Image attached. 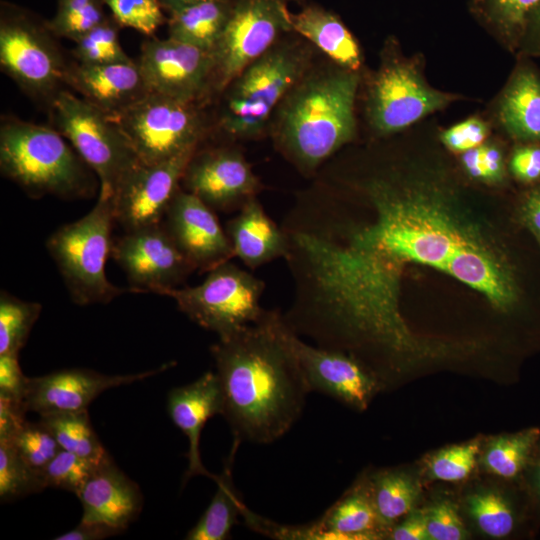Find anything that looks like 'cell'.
<instances>
[{"mask_svg":"<svg viewBox=\"0 0 540 540\" xmlns=\"http://www.w3.org/2000/svg\"><path fill=\"white\" fill-rule=\"evenodd\" d=\"M293 32L323 52L336 65L356 71L362 63L359 45L343 22L316 5L291 14Z\"/></svg>","mask_w":540,"mask_h":540,"instance_id":"cb8c5ba5","label":"cell"},{"mask_svg":"<svg viewBox=\"0 0 540 540\" xmlns=\"http://www.w3.org/2000/svg\"><path fill=\"white\" fill-rule=\"evenodd\" d=\"M116 22L122 26L152 35L163 23L158 0H104Z\"/></svg>","mask_w":540,"mask_h":540,"instance_id":"ab89813d","label":"cell"},{"mask_svg":"<svg viewBox=\"0 0 540 540\" xmlns=\"http://www.w3.org/2000/svg\"><path fill=\"white\" fill-rule=\"evenodd\" d=\"M539 483H540V469H539Z\"/></svg>","mask_w":540,"mask_h":540,"instance_id":"11a10c76","label":"cell"},{"mask_svg":"<svg viewBox=\"0 0 540 540\" xmlns=\"http://www.w3.org/2000/svg\"><path fill=\"white\" fill-rule=\"evenodd\" d=\"M167 411L174 425L188 439L185 481L199 475L216 481L218 475L205 468L200 455V436L206 422L223 412V394L216 372L208 371L194 382L170 390Z\"/></svg>","mask_w":540,"mask_h":540,"instance_id":"d6986e66","label":"cell"},{"mask_svg":"<svg viewBox=\"0 0 540 540\" xmlns=\"http://www.w3.org/2000/svg\"><path fill=\"white\" fill-rule=\"evenodd\" d=\"M263 280L227 261L208 272L195 286L167 289L178 309L200 327L229 336L255 323L263 314Z\"/></svg>","mask_w":540,"mask_h":540,"instance_id":"8992f818","label":"cell"},{"mask_svg":"<svg viewBox=\"0 0 540 540\" xmlns=\"http://www.w3.org/2000/svg\"><path fill=\"white\" fill-rule=\"evenodd\" d=\"M463 165L470 176L482 180H495L502 174L501 152L491 145H480L463 153Z\"/></svg>","mask_w":540,"mask_h":540,"instance_id":"b9f144b4","label":"cell"},{"mask_svg":"<svg viewBox=\"0 0 540 540\" xmlns=\"http://www.w3.org/2000/svg\"><path fill=\"white\" fill-rule=\"evenodd\" d=\"M111 256L138 293L149 291L161 295L178 287L195 271L163 221L126 231L113 242Z\"/></svg>","mask_w":540,"mask_h":540,"instance_id":"30bf717a","label":"cell"},{"mask_svg":"<svg viewBox=\"0 0 540 540\" xmlns=\"http://www.w3.org/2000/svg\"><path fill=\"white\" fill-rule=\"evenodd\" d=\"M203 1H209V0H160V2L166 8H168L169 11L173 10V9H176V8H180V7L200 3V2H203Z\"/></svg>","mask_w":540,"mask_h":540,"instance_id":"816d5d0a","label":"cell"},{"mask_svg":"<svg viewBox=\"0 0 540 540\" xmlns=\"http://www.w3.org/2000/svg\"><path fill=\"white\" fill-rule=\"evenodd\" d=\"M163 223L195 271L208 273L234 257L214 210L186 190L176 191Z\"/></svg>","mask_w":540,"mask_h":540,"instance_id":"e0dca14e","label":"cell"},{"mask_svg":"<svg viewBox=\"0 0 540 540\" xmlns=\"http://www.w3.org/2000/svg\"><path fill=\"white\" fill-rule=\"evenodd\" d=\"M210 352L234 440L268 444L285 435L311 390L287 341L282 312L265 309L255 323L219 338Z\"/></svg>","mask_w":540,"mask_h":540,"instance_id":"6da1fadb","label":"cell"},{"mask_svg":"<svg viewBox=\"0 0 540 540\" xmlns=\"http://www.w3.org/2000/svg\"><path fill=\"white\" fill-rule=\"evenodd\" d=\"M312 54L308 41L281 38L247 66L226 88L222 129L238 139L261 135L283 98L311 67Z\"/></svg>","mask_w":540,"mask_h":540,"instance_id":"277c9868","label":"cell"},{"mask_svg":"<svg viewBox=\"0 0 540 540\" xmlns=\"http://www.w3.org/2000/svg\"><path fill=\"white\" fill-rule=\"evenodd\" d=\"M55 128L70 142L113 195L124 174L140 160L117 123L82 97L59 90L51 99Z\"/></svg>","mask_w":540,"mask_h":540,"instance_id":"52a82bcc","label":"cell"},{"mask_svg":"<svg viewBox=\"0 0 540 540\" xmlns=\"http://www.w3.org/2000/svg\"><path fill=\"white\" fill-rule=\"evenodd\" d=\"M25 403L0 395V440H11L27 420Z\"/></svg>","mask_w":540,"mask_h":540,"instance_id":"bcb514c9","label":"cell"},{"mask_svg":"<svg viewBox=\"0 0 540 540\" xmlns=\"http://www.w3.org/2000/svg\"><path fill=\"white\" fill-rule=\"evenodd\" d=\"M0 65L26 93L48 99L65 82L68 68L51 37L20 19L1 22Z\"/></svg>","mask_w":540,"mask_h":540,"instance_id":"7c38bea8","label":"cell"},{"mask_svg":"<svg viewBox=\"0 0 540 540\" xmlns=\"http://www.w3.org/2000/svg\"><path fill=\"white\" fill-rule=\"evenodd\" d=\"M284 1H286V2H288V1H296V2H300V1H302V0H284Z\"/></svg>","mask_w":540,"mask_h":540,"instance_id":"f5cc1de1","label":"cell"},{"mask_svg":"<svg viewBox=\"0 0 540 540\" xmlns=\"http://www.w3.org/2000/svg\"><path fill=\"white\" fill-rule=\"evenodd\" d=\"M19 455L33 469H43L61 450L56 439L40 421L28 420L11 440Z\"/></svg>","mask_w":540,"mask_h":540,"instance_id":"74e56055","label":"cell"},{"mask_svg":"<svg viewBox=\"0 0 540 540\" xmlns=\"http://www.w3.org/2000/svg\"><path fill=\"white\" fill-rule=\"evenodd\" d=\"M479 448L480 442L475 440L441 450L428 464L430 476L446 482L464 480L475 466Z\"/></svg>","mask_w":540,"mask_h":540,"instance_id":"f35d334b","label":"cell"},{"mask_svg":"<svg viewBox=\"0 0 540 540\" xmlns=\"http://www.w3.org/2000/svg\"><path fill=\"white\" fill-rule=\"evenodd\" d=\"M287 341L311 390L333 397L358 410L368 406L378 383L355 358L307 343L285 323Z\"/></svg>","mask_w":540,"mask_h":540,"instance_id":"2e32d148","label":"cell"},{"mask_svg":"<svg viewBox=\"0 0 540 540\" xmlns=\"http://www.w3.org/2000/svg\"><path fill=\"white\" fill-rule=\"evenodd\" d=\"M66 138L49 126L11 119L0 128L2 174L33 196L88 197V166Z\"/></svg>","mask_w":540,"mask_h":540,"instance_id":"3957f363","label":"cell"},{"mask_svg":"<svg viewBox=\"0 0 540 540\" xmlns=\"http://www.w3.org/2000/svg\"><path fill=\"white\" fill-rule=\"evenodd\" d=\"M19 355H0V395L24 402L29 377L21 370Z\"/></svg>","mask_w":540,"mask_h":540,"instance_id":"ee69618b","label":"cell"},{"mask_svg":"<svg viewBox=\"0 0 540 540\" xmlns=\"http://www.w3.org/2000/svg\"><path fill=\"white\" fill-rule=\"evenodd\" d=\"M41 311L40 303L25 301L1 291L0 355H19Z\"/></svg>","mask_w":540,"mask_h":540,"instance_id":"4dcf8cb0","label":"cell"},{"mask_svg":"<svg viewBox=\"0 0 540 540\" xmlns=\"http://www.w3.org/2000/svg\"><path fill=\"white\" fill-rule=\"evenodd\" d=\"M441 270L484 294L496 306L513 299L512 287L497 265L467 240L447 259Z\"/></svg>","mask_w":540,"mask_h":540,"instance_id":"d4e9b609","label":"cell"},{"mask_svg":"<svg viewBox=\"0 0 540 540\" xmlns=\"http://www.w3.org/2000/svg\"><path fill=\"white\" fill-rule=\"evenodd\" d=\"M367 485L384 530L412 511L418 488L407 474L383 471L372 477Z\"/></svg>","mask_w":540,"mask_h":540,"instance_id":"f546056e","label":"cell"},{"mask_svg":"<svg viewBox=\"0 0 540 540\" xmlns=\"http://www.w3.org/2000/svg\"><path fill=\"white\" fill-rule=\"evenodd\" d=\"M239 445L240 442L234 440L224 469L215 481L217 490L207 509L187 533L185 539L225 540L230 537L238 516L242 514L246 506L238 494L232 478V467Z\"/></svg>","mask_w":540,"mask_h":540,"instance_id":"4316f807","label":"cell"},{"mask_svg":"<svg viewBox=\"0 0 540 540\" xmlns=\"http://www.w3.org/2000/svg\"><path fill=\"white\" fill-rule=\"evenodd\" d=\"M82 522H99L125 530L140 514L143 496L111 457L100 463L77 494Z\"/></svg>","mask_w":540,"mask_h":540,"instance_id":"44dd1931","label":"cell"},{"mask_svg":"<svg viewBox=\"0 0 540 540\" xmlns=\"http://www.w3.org/2000/svg\"><path fill=\"white\" fill-rule=\"evenodd\" d=\"M225 231L234 257L251 270L287 255V238L281 225L267 214L257 197L227 221Z\"/></svg>","mask_w":540,"mask_h":540,"instance_id":"7402d4cb","label":"cell"},{"mask_svg":"<svg viewBox=\"0 0 540 540\" xmlns=\"http://www.w3.org/2000/svg\"><path fill=\"white\" fill-rule=\"evenodd\" d=\"M114 222L113 195L100 190L92 210L58 228L46 241V248L77 305L109 303L123 293H138L132 287L115 286L105 274L113 245Z\"/></svg>","mask_w":540,"mask_h":540,"instance_id":"5b68a950","label":"cell"},{"mask_svg":"<svg viewBox=\"0 0 540 540\" xmlns=\"http://www.w3.org/2000/svg\"><path fill=\"white\" fill-rule=\"evenodd\" d=\"M98 465L61 449L39 473L45 488L62 489L77 496Z\"/></svg>","mask_w":540,"mask_h":540,"instance_id":"e575fe53","label":"cell"},{"mask_svg":"<svg viewBox=\"0 0 540 540\" xmlns=\"http://www.w3.org/2000/svg\"><path fill=\"white\" fill-rule=\"evenodd\" d=\"M110 118L143 163H157L195 150L204 134L194 102L153 92Z\"/></svg>","mask_w":540,"mask_h":540,"instance_id":"ba28073f","label":"cell"},{"mask_svg":"<svg viewBox=\"0 0 540 540\" xmlns=\"http://www.w3.org/2000/svg\"><path fill=\"white\" fill-rule=\"evenodd\" d=\"M103 21L96 0H60L50 30L59 37L75 41Z\"/></svg>","mask_w":540,"mask_h":540,"instance_id":"8d00e7d4","label":"cell"},{"mask_svg":"<svg viewBox=\"0 0 540 540\" xmlns=\"http://www.w3.org/2000/svg\"><path fill=\"white\" fill-rule=\"evenodd\" d=\"M74 42V54L79 63L110 64L133 61L122 48L116 27L105 20Z\"/></svg>","mask_w":540,"mask_h":540,"instance_id":"836d02e7","label":"cell"},{"mask_svg":"<svg viewBox=\"0 0 540 540\" xmlns=\"http://www.w3.org/2000/svg\"><path fill=\"white\" fill-rule=\"evenodd\" d=\"M184 190L213 210H239L262 190V184L237 148L218 147L195 152L184 171Z\"/></svg>","mask_w":540,"mask_h":540,"instance_id":"9a60e30c","label":"cell"},{"mask_svg":"<svg viewBox=\"0 0 540 540\" xmlns=\"http://www.w3.org/2000/svg\"><path fill=\"white\" fill-rule=\"evenodd\" d=\"M39 471L30 467L9 440H0V500L2 503L44 490Z\"/></svg>","mask_w":540,"mask_h":540,"instance_id":"d6a6232c","label":"cell"},{"mask_svg":"<svg viewBox=\"0 0 540 540\" xmlns=\"http://www.w3.org/2000/svg\"><path fill=\"white\" fill-rule=\"evenodd\" d=\"M500 117L511 134L540 140V81L532 72L515 77L503 97Z\"/></svg>","mask_w":540,"mask_h":540,"instance_id":"83f0119b","label":"cell"},{"mask_svg":"<svg viewBox=\"0 0 540 540\" xmlns=\"http://www.w3.org/2000/svg\"><path fill=\"white\" fill-rule=\"evenodd\" d=\"M356 71L309 68L275 110L276 148L300 173L312 176L355 134Z\"/></svg>","mask_w":540,"mask_h":540,"instance_id":"7a4b0ae2","label":"cell"},{"mask_svg":"<svg viewBox=\"0 0 540 540\" xmlns=\"http://www.w3.org/2000/svg\"><path fill=\"white\" fill-rule=\"evenodd\" d=\"M39 421L53 435L61 449L96 464L110 458L92 427L87 410L48 413L41 415Z\"/></svg>","mask_w":540,"mask_h":540,"instance_id":"f1b7e54d","label":"cell"},{"mask_svg":"<svg viewBox=\"0 0 540 540\" xmlns=\"http://www.w3.org/2000/svg\"><path fill=\"white\" fill-rule=\"evenodd\" d=\"M470 514L478 528L493 538L506 537L514 528V514L508 503L495 492H480L468 498Z\"/></svg>","mask_w":540,"mask_h":540,"instance_id":"d590c367","label":"cell"},{"mask_svg":"<svg viewBox=\"0 0 540 540\" xmlns=\"http://www.w3.org/2000/svg\"><path fill=\"white\" fill-rule=\"evenodd\" d=\"M511 170L521 180L533 181L540 178V147L518 149L511 159Z\"/></svg>","mask_w":540,"mask_h":540,"instance_id":"7dc6e473","label":"cell"},{"mask_svg":"<svg viewBox=\"0 0 540 540\" xmlns=\"http://www.w3.org/2000/svg\"><path fill=\"white\" fill-rule=\"evenodd\" d=\"M233 0H209L170 10L169 36L213 52L227 23Z\"/></svg>","mask_w":540,"mask_h":540,"instance_id":"484cf974","label":"cell"},{"mask_svg":"<svg viewBox=\"0 0 540 540\" xmlns=\"http://www.w3.org/2000/svg\"><path fill=\"white\" fill-rule=\"evenodd\" d=\"M150 92L194 102L212 83L213 53L175 40L149 39L137 62Z\"/></svg>","mask_w":540,"mask_h":540,"instance_id":"5bb4252c","label":"cell"},{"mask_svg":"<svg viewBox=\"0 0 540 540\" xmlns=\"http://www.w3.org/2000/svg\"><path fill=\"white\" fill-rule=\"evenodd\" d=\"M498 20L507 28H522L540 0H492Z\"/></svg>","mask_w":540,"mask_h":540,"instance_id":"f6af8a7d","label":"cell"},{"mask_svg":"<svg viewBox=\"0 0 540 540\" xmlns=\"http://www.w3.org/2000/svg\"><path fill=\"white\" fill-rule=\"evenodd\" d=\"M537 8L539 9V20H540V5Z\"/></svg>","mask_w":540,"mask_h":540,"instance_id":"db71d44e","label":"cell"},{"mask_svg":"<svg viewBox=\"0 0 540 540\" xmlns=\"http://www.w3.org/2000/svg\"><path fill=\"white\" fill-rule=\"evenodd\" d=\"M284 0H233L223 33L213 50L212 83L218 91L293 31Z\"/></svg>","mask_w":540,"mask_h":540,"instance_id":"9c48e42d","label":"cell"},{"mask_svg":"<svg viewBox=\"0 0 540 540\" xmlns=\"http://www.w3.org/2000/svg\"><path fill=\"white\" fill-rule=\"evenodd\" d=\"M196 151L157 163L139 161L130 168L113 193L116 222L125 231L161 223Z\"/></svg>","mask_w":540,"mask_h":540,"instance_id":"4fadbf2b","label":"cell"},{"mask_svg":"<svg viewBox=\"0 0 540 540\" xmlns=\"http://www.w3.org/2000/svg\"><path fill=\"white\" fill-rule=\"evenodd\" d=\"M123 530L99 522H82L54 540H100L122 533Z\"/></svg>","mask_w":540,"mask_h":540,"instance_id":"681fc988","label":"cell"},{"mask_svg":"<svg viewBox=\"0 0 540 540\" xmlns=\"http://www.w3.org/2000/svg\"><path fill=\"white\" fill-rule=\"evenodd\" d=\"M426 513L429 539L462 540L467 537V531L451 502L441 501Z\"/></svg>","mask_w":540,"mask_h":540,"instance_id":"60d3db41","label":"cell"},{"mask_svg":"<svg viewBox=\"0 0 540 540\" xmlns=\"http://www.w3.org/2000/svg\"><path fill=\"white\" fill-rule=\"evenodd\" d=\"M312 525L318 540L379 539L384 530L367 483L343 495Z\"/></svg>","mask_w":540,"mask_h":540,"instance_id":"603a6c76","label":"cell"},{"mask_svg":"<svg viewBox=\"0 0 540 540\" xmlns=\"http://www.w3.org/2000/svg\"><path fill=\"white\" fill-rule=\"evenodd\" d=\"M452 100V96L429 87L413 65L395 60L384 64L371 83L368 115L378 133L392 134Z\"/></svg>","mask_w":540,"mask_h":540,"instance_id":"8fae6325","label":"cell"},{"mask_svg":"<svg viewBox=\"0 0 540 540\" xmlns=\"http://www.w3.org/2000/svg\"><path fill=\"white\" fill-rule=\"evenodd\" d=\"M65 82L83 99L114 117L150 91L137 62L84 64L67 68Z\"/></svg>","mask_w":540,"mask_h":540,"instance_id":"ffe728a7","label":"cell"},{"mask_svg":"<svg viewBox=\"0 0 540 540\" xmlns=\"http://www.w3.org/2000/svg\"><path fill=\"white\" fill-rule=\"evenodd\" d=\"M171 365L163 364L153 370L126 375H106L90 369L73 368L32 377L28 380L25 407L39 416L85 411L104 391L155 376Z\"/></svg>","mask_w":540,"mask_h":540,"instance_id":"ac0fdd59","label":"cell"},{"mask_svg":"<svg viewBox=\"0 0 540 540\" xmlns=\"http://www.w3.org/2000/svg\"><path fill=\"white\" fill-rule=\"evenodd\" d=\"M389 538L393 540H426L427 513L424 511L410 512L407 518L391 529Z\"/></svg>","mask_w":540,"mask_h":540,"instance_id":"c3c4849f","label":"cell"},{"mask_svg":"<svg viewBox=\"0 0 540 540\" xmlns=\"http://www.w3.org/2000/svg\"><path fill=\"white\" fill-rule=\"evenodd\" d=\"M487 134V126L482 120L470 118L445 130L441 140L450 150L464 153L480 146Z\"/></svg>","mask_w":540,"mask_h":540,"instance_id":"7bdbcfd3","label":"cell"},{"mask_svg":"<svg viewBox=\"0 0 540 540\" xmlns=\"http://www.w3.org/2000/svg\"><path fill=\"white\" fill-rule=\"evenodd\" d=\"M525 216L528 225L540 239V192L529 198L525 207Z\"/></svg>","mask_w":540,"mask_h":540,"instance_id":"f907efd6","label":"cell"},{"mask_svg":"<svg viewBox=\"0 0 540 540\" xmlns=\"http://www.w3.org/2000/svg\"><path fill=\"white\" fill-rule=\"evenodd\" d=\"M539 435V429L532 428L493 439L483 455L484 466L500 477H515L525 466Z\"/></svg>","mask_w":540,"mask_h":540,"instance_id":"1f68e13d","label":"cell"}]
</instances>
